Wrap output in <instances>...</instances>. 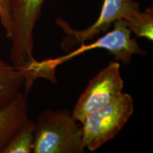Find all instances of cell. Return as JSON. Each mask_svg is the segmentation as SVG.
Segmentation results:
<instances>
[{
	"instance_id": "obj_1",
	"label": "cell",
	"mask_w": 153,
	"mask_h": 153,
	"mask_svg": "<svg viewBox=\"0 0 153 153\" xmlns=\"http://www.w3.org/2000/svg\"><path fill=\"white\" fill-rule=\"evenodd\" d=\"M131 34V30L128 27L125 20L120 19L113 24L112 30L107 31L106 34L92 43L80 44L79 47L65 55L41 61L36 60L22 70L25 76L24 93L28 95L34 82L38 78H44L52 83H56L55 71L57 67L92 50H106L114 55L115 60L128 65L134 55H147L146 51L141 48L136 38L132 37Z\"/></svg>"
},
{
	"instance_id": "obj_6",
	"label": "cell",
	"mask_w": 153,
	"mask_h": 153,
	"mask_svg": "<svg viewBox=\"0 0 153 153\" xmlns=\"http://www.w3.org/2000/svg\"><path fill=\"white\" fill-rule=\"evenodd\" d=\"M123 87L120 63L113 61L89 81L74 107L72 118L82 123L90 113L119 97L123 93Z\"/></svg>"
},
{
	"instance_id": "obj_5",
	"label": "cell",
	"mask_w": 153,
	"mask_h": 153,
	"mask_svg": "<svg viewBox=\"0 0 153 153\" xmlns=\"http://www.w3.org/2000/svg\"><path fill=\"white\" fill-rule=\"evenodd\" d=\"M140 11V4L135 0H104L98 19L82 30L74 29L65 20L59 17L55 22L65 34L62 41V48L70 51L76 45L93 39L102 32L108 31L116 21H128Z\"/></svg>"
},
{
	"instance_id": "obj_2",
	"label": "cell",
	"mask_w": 153,
	"mask_h": 153,
	"mask_svg": "<svg viewBox=\"0 0 153 153\" xmlns=\"http://www.w3.org/2000/svg\"><path fill=\"white\" fill-rule=\"evenodd\" d=\"M82 126L68 109H46L36 122L33 153H84Z\"/></svg>"
},
{
	"instance_id": "obj_3",
	"label": "cell",
	"mask_w": 153,
	"mask_h": 153,
	"mask_svg": "<svg viewBox=\"0 0 153 153\" xmlns=\"http://www.w3.org/2000/svg\"><path fill=\"white\" fill-rule=\"evenodd\" d=\"M134 112V101L127 93L91 112L82 122L85 149L94 152L114 138Z\"/></svg>"
},
{
	"instance_id": "obj_11",
	"label": "cell",
	"mask_w": 153,
	"mask_h": 153,
	"mask_svg": "<svg viewBox=\"0 0 153 153\" xmlns=\"http://www.w3.org/2000/svg\"><path fill=\"white\" fill-rule=\"evenodd\" d=\"M0 22L4 28L7 38L10 40L12 33V22L9 0H0Z\"/></svg>"
},
{
	"instance_id": "obj_8",
	"label": "cell",
	"mask_w": 153,
	"mask_h": 153,
	"mask_svg": "<svg viewBox=\"0 0 153 153\" xmlns=\"http://www.w3.org/2000/svg\"><path fill=\"white\" fill-rule=\"evenodd\" d=\"M24 82V74L20 68L0 59V108L22 92Z\"/></svg>"
},
{
	"instance_id": "obj_4",
	"label": "cell",
	"mask_w": 153,
	"mask_h": 153,
	"mask_svg": "<svg viewBox=\"0 0 153 153\" xmlns=\"http://www.w3.org/2000/svg\"><path fill=\"white\" fill-rule=\"evenodd\" d=\"M45 0H9L12 33L9 58L11 65L26 68L36 60L33 30Z\"/></svg>"
},
{
	"instance_id": "obj_10",
	"label": "cell",
	"mask_w": 153,
	"mask_h": 153,
	"mask_svg": "<svg viewBox=\"0 0 153 153\" xmlns=\"http://www.w3.org/2000/svg\"><path fill=\"white\" fill-rule=\"evenodd\" d=\"M128 27L137 37L145 38L149 41L153 40V9L147 8L140 11L128 21H125Z\"/></svg>"
},
{
	"instance_id": "obj_9",
	"label": "cell",
	"mask_w": 153,
	"mask_h": 153,
	"mask_svg": "<svg viewBox=\"0 0 153 153\" xmlns=\"http://www.w3.org/2000/svg\"><path fill=\"white\" fill-rule=\"evenodd\" d=\"M36 122L28 119L9 141L2 153H31L33 152Z\"/></svg>"
},
{
	"instance_id": "obj_7",
	"label": "cell",
	"mask_w": 153,
	"mask_h": 153,
	"mask_svg": "<svg viewBox=\"0 0 153 153\" xmlns=\"http://www.w3.org/2000/svg\"><path fill=\"white\" fill-rule=\"evenodd\" d=\"M27 95L21 92L11 102L0 108V153L28 118Z\"/></svg>"
}]
</instances>
